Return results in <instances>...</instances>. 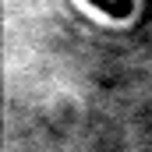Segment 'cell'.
Returning <instances> with one entry per match:
<instances>
[{
	"label": "cell",
	"instance_id": "cell-1",
	"mask_svg": "<svg viewBox=\"0 0 152 152\" xmlns=\"http://www.w3.org/2000/svg\"><path fill=\"white\" fill-rule=\"evenodd\" d=\"M88 4L99 7V11H106V14H113V18H127L134 11V0H88Z\"/></svg>",
	"mask_w": 152,
	"mask_h": 152
}]
</instances>
